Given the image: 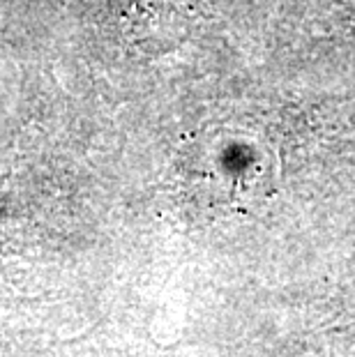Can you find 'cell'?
Listing matches in <instances>:
<instances>
[]
</instances>
